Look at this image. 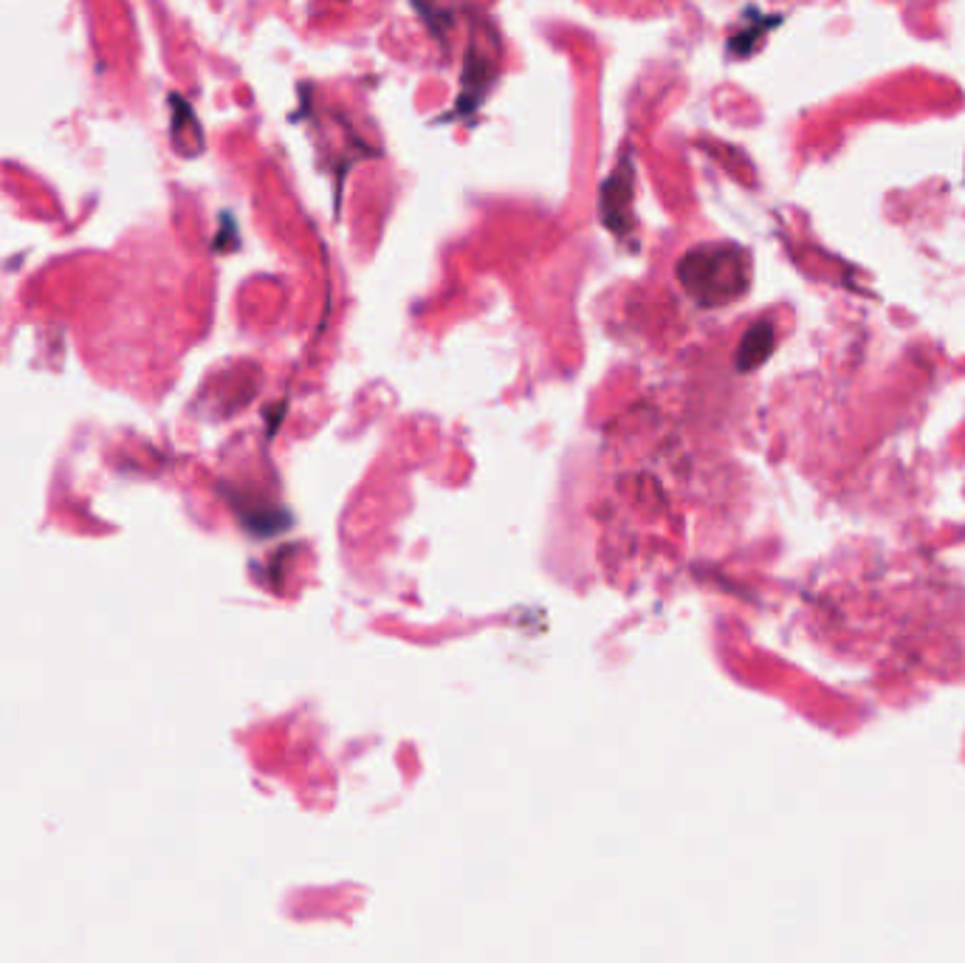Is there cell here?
Listing matches in <instances>:
<instances>
[{
  "instance_id": "cell-2",
  "label": "cell",
  "mask_w": 965,
  "mask_h": 963,
  "mask_svg": "<svg viewBox=\"0 0 965 963\" xmlns=\"http://www.w3.org/2000/svg\"><path fill=\"white\" fill-rule=\"evenodd\" d=\"M633 164L622 162L602 187V218L610 232L627 234L633 229V198H635Z\"/></svg>"
},
{
  "instance_id": "cell-3",
  "label": "cell",
  "mask_w": 965,
  "mask_h": 963,
  "mask_svg": "<svg viewBox=\"0 0 965 963\" xmlns=\"http://www.w3.org/2000/svg\"><path fill=\"white\" fill-rule=\"evenodd\" d=\"M774 348V328L768 322H759L745 333V342L739 348V368H757Z\"/></svg>"
},
{
  "instance_id": "cell-1",
  "label": "cell",
  "mask_w": 965,
  "mask_h": 963,
  "mask_svg": "<svg viewBox=\"0 0 965 963\" xmlns=\"http://www.w3.org/2000/svg\"><path fill=\"white\" fill-rule=\"evenodd\" d=\"M681 283L709 306L728 303L748 286L745 254L737 247H700L678 263Z\"/></svg>"
}]
</instances>
